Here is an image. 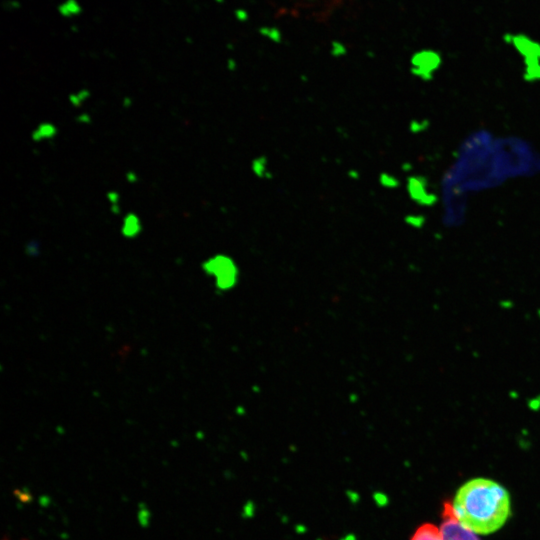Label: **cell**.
<instances>
[{"mask_svg":"<svg viewBox=\"0 0 540 540\" xmlns=\"http://www.w3.org/2000/svg\"><path fill=\"white\" fill-rule=\"evenodd\" d=\"M444 504L462 527L476 535L498 531L511 515L509 493L498 482L487 478L465 482L452 502Z\"/></svg>","mask_w":540,"mask_h":540,"instance_id":"1","label":"cell"},{"mask_svg":"<svg viewBox=\"0 0 540 540\" xmlns=\"http://www.w3.org/2000/svg\"><path fill=\"white\" fill-rule=\"evenodd\" d=\"M523 62V77L528 82L540 80V41L522 31L507 32L503 37Z\"/></svg>","mask_w":540,"mask_h":540,"instance_id":"2","label":"cell"},{"mask_svg":"<svg viewBox=\"0 0 540 540\" xmlns=\"http://www.w3.org/2000/svg\"><path fill=\"white\" fill-rule=\"evenodd\" d=\"M205 273L214 280L217 289L228 291L239 282L240 269L233 257L224 253H217L202 263Z\"/></svg>","mask_w":540,"mask_h":540,"instance_id":"3","label":"cell"},{"mask_svg":"<svg viewBox=\"0 0 540 540\" xmlns=\"http://www.w3.org/2000/svg\"><path fill=\"white\" fill-rule=\"evenodd\" d=\"M443 62L441 53L433 48H423L415 51L410 58L411 74L423 81L433 78Z\"/></svg>","mask_w":540,"mask_h":540,"instance_id":"4","label":"cell"},{"mask_svg":"<svg viewBox=\"0 0 540 540\" xmlns=\"http://www.w3.org/2000/svg\"><path fill=\"white\" fill-rule=\"evenodd\" d=\"M439 529L442 540H479L476 534L468 531L455 520L445 504Z\"/></svg>","mask_w":540,"mask_h":540,"instance_id":"5","label":"cell"},{"mask_svg":"<svg viewBox=\"0 0 540 540\" xmlns=\"http://www.w3.org/2000/svg\"><path fill=\"white\" fill-rule=\"evenodd\" d=\"M406 191L409 197L419 205H432L434 195L428 192L426 180L418 175H412L407 178Z\"/></svg>","mask_w":540,"mask_h":540,"instance_id":"6","label":"cell"},{"mask_svg":"<svg viewBox=\"0 0 540 540\" xmlns=\"http://www.w3.org/2000/svg\"><path fill=\"white\" fill-rule=\"evenodd\" d=\"M142 231L140 217L134 212H128L122 218L121 233L126 238H135Z\"/></svg>","mask_w":540,"mask_h":540,"instance_id":"7","label":"cell"},{"mask_svg":"<svg viewBox=\"0 0 540 540\" xmlns=\"http://www.w3.org/2000/svg\"><path fill=\"white\" fill-rule=\"evenodd\" d=\"M58 129L52 122L39 123L31 133V138L34 142H42L51 140L56 137Z\"/></svg>","mask_w":540,"mask_h":540,"instance_id":"8","label":"cell"},{"mask_svg":"<svg viewBox=\"0 0 540 540\" xmlns=\"http://www.w3.org/2000/svg\"><path fill=\"white\" fill-rule=\"evenodd\" d=\"M250 170L258 179H270L272 176L269 161L265 155L255 156L250 162Z\"/></svg>","mask_w":540,"mask_h":540,"instance_id":"9","label":"cell"},{"mask_svg":"<svg viewBox=\"0 0 540 540\" xmlns=\"http://www.w3.org/2000/svg\"><path fill=\"white\" fill-rule=\"evenodd\" d=\"M411 540H442V536L439 527L424 523L416 529Z\"/></svg>","mask_w":540,"mask_h":540,"instance_id":"10","label":"cell"},{"mask_svg":"<svg viewBox=\"0 0 540 540\" xmlns=\"http://www.w3.org/2000/svg\"><path fill=\"white\" fill-rule=\"evenodd\" d=\"M58 12L63 17H74L82 12V7L77 0H64L58 6Z\"/></svg>","mask_w":540,"mask_h":540,"instance_id":"11","label":"cell"},{"mask_svg":"<svg viewBox=\"0 0 540 540\" xmlns=\"http://www.w3.org/2000/svg\"><path fill=\"white\" fill-rule=\"evenodd\" d=\"M378 182L385 189H396L399 186V179L392 173L381 172L378 176Z\"/></svg>","mask_w":540,"mask_h":540,"instance_id":"12","label":"cell"},{"mask_svg":"<svg viewBox=\"0 0 540 540\" xmlns=\"http://www.w3.org/2000/svg\"><path fill=\"white\" fill-rule=\"evenodd\" d=\"M405 223L411 227L419 228L424 223V218L418 214H409L404 219Z\"/></svg>","mask_w":540,"mask_h":540,"instance_id":"13","label":"cell"},{"mask_svg":"<svg viewBox=\"0 0 540 540\" xmlns=\"http://www.w3.org/2000/svg\"><path fill=\"white\" fill-rule=\"evenodd\" d=\"M88 95L89 91L80 90L78 93L71 94L69 100L73 105H80L84 100L87 99Z\"/></svg>","mask_w":540,"mask_h":540,"instance_id":"14","label":"cell"},{"mask_svg":"<svg viewBox=\"0 0 540 540\" xmlns=\"http://www.w3.org/2000/svg\"><path fill=\"white\" fill-rule=\"evenodd\" d=\"M3 6L6 10L13 11L20 7V3L17 0H7Z\"/></svg>","mask_w":540,"mask_h":540,"instance_id":"15","label":"cell"},{"mask_svg":"<svg viewBox=\"0 0 540 540\" xmlns=\"http://www.w3.org/2000/svg\"><path fill=\"white\" fill-rule=\"evenodd\" d=\"M107 197L109 199V202L110 204L112 205V208L117 205L118 201H119V195L114 192V191H111L107 194Z\"/></svg>","mask_w":540,"mask_h":540,"instance_id":"16","label":"cell"},{"mask_svg":"<svg viewBox=\"0 0 540 540\" xmlns=\"http://www.w3.org/2000/svg\"><path fill=\"white\" fill-rule=\"evenodd\" d=\"M347 175L348 177L351 179V180H358L359 177H360V173L358 170H355V169H350L348 172H347Z\"/></svg>","mask_w":540,"mask_h":540,"instance_id":"17","label":"cell"}]
</instances>
